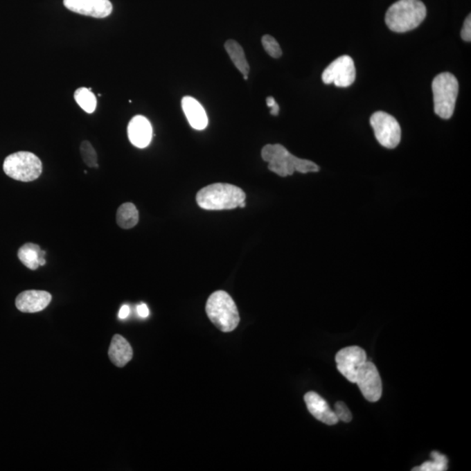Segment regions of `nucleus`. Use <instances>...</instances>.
<instances>
[{
	"label": "nucleus",
	"mask_w": 471,
	"mask_h": 471,
	"mask_svg": "<svg viewBox=\"0 0 471 471\" xmlns=\"http://www.w3.org/2000/svg\"><path fill=\"white\" fill-rule=\"evenodd\" d=\"M137 314L141 318H147L150 314L149 308L145 304H141L137 305Z\"/></svg>",
	"instance_id": "obj_26"
},
{
	"label": "nucleus",
	"mask_w": 471,
	"mask_h": 471,
	"mask_svg": "<svg viewBox=\"0 0 471 471\" xmlns=\"http://www.w3.org/2000/svg\"><path fill=\"white\" fill-rule=\"evenodd\" d=\"M46 251L42 250L38 245L28 243L22 245L18 251V258L21 263L30 270H37L45 265Z\"/></svg>",
	"instance_id": "obj_17"
},
{
	"label": "nucleus",
	"mask_w": 471,
	"mask_h": 471,
	"mask_svg": "<svg viewBox=\"0 0 471 471\" xmlns=\"http://www.w3.org/2000/svg\"><path fill=\"white\" fill-rule=\"evenodd\" d=\"M75 99L78 105L87 114H92L96 111L97 100L90 89L80 87L75 93Z\"/></svg>",
	"instance_id": "obj_20"
},
{
	"label": "nucleus",
	"mask_w": 471,
	"mask_h": 471,
	"mask_svg": "<svg viewBox=\"0 0 471 471\" xmlns=\"http://www.w3.org/2000/svg\"><path fill=\"white\" fill-rule=\"evenodd\" d=\"M461 36L465 42H470L471 40V18L470 15L467 17L463 24V28Z\"/></svg>",
	"instance_id": "obj_25"
},
{
	"label": "nucleus",
	"mask_w": 471,
	"mask_h": 471,
	"mask_svg": "<svg viewBox=\"0 0 471 471\" xmlns=\"http://www.w3.org/2000/svg\"><path fill=\"white\" fill-rule=\"evenodd\" d=\"M152 126L150 121L143 116H136L130 121L127 127V136L134 146L144 149L152 140Z\"/></svg>",
	"instance_id": "obj_13"
},
{
	"label": "nucleus",
	"mask_w": 471,
	"mask_h": 471,
	"mask_svg": "<svg viewBox=\"0 0 471 471\" xmlns=\"http://www.w3.org/2000/svg\"><path fill=\"white\" fill-rule=\"evenodd\" d=\"M238 207H240V208H245V201L243 202V203H241V204H240V206H238Z\"/></svg>",
	"instance_id": "obj_30"
},
{
	"label": "nucleus",
	"mask_w": 471,
	"mask_h": 471,
	"mask_svg": "<svg viewBox=\"0 0 471 471\" xmlns=\"http://www.w3.org/2000/svg\"><path fill=\"white\" fill-rule=\"evenodd\" d=\"M459 80L450 73H442L432 82L434 109L443 119H450L455 111L459 96Z\"/></svg>",
	"instance_id": "obj_5"
},
{
	"label": "nucleus",
	"mask_w": 471,
	"mask_h": 471,
	"mask_svg": "<svg viewBox=\"0 0 471 471\" xmlns=\"http://www.w3.org/2000/svg\"><path fill=\"white\" fill-rule=\"evenodd\" d=\"M130 314V308L129 305H124L121 308L119 312V318L121 319H125L129 317Z\"/></svg>",
	"instance_id": "obj_27"
},
{
	"label": "nucleus",
	"mask_w": 471,
	"mask_h": 471,
	"mask_svg": "<svg viewBox=\"0 0 471 471\" xmlns=\"http://www.w3.org/2000/svg\"><path fill=\"white\" fill-rule=\"evenodd\" d=\"M261 157L268 163V169L282 177L292 176L296 171L306 174L319 170L314 161L294 156L281 144H267L262 149Z\"/></svg>",
	"instance_id": "obj_1"
},
{
	"label": "nucleus",
	"mask_w": 471,
	"mask_h": 471,
	"mask_svg": "<svg viewBox=\"0 0 471 471\" xmlns=\"http://www.w3.org/2000/svg\"><path fill=\"white\" fill-rule=\"evenodd\" d=\"M262 45H263L265 51L272 58H281L282 55L281 47L274 37L271 35L263 36V38H262Z\"/></svg>",
	"instance_id": "obj_23"
},
{
	"label": "nucleus",
	"mask_w": 471,
	"mask_h": 471,
	"mask_svg": "<svg viewBox=\"0 0 471 471\" xmlns=\"http://www.w3.org/2000/svg\"><path fill=\"white\" fill-rule=\"evenodd\" d=\"M110 361L118 368H123L133 358V349L122 335H114L109 350Z\"/></svg>",
	"instance_id": "obj_16"
},
{
	"label": "nucleus",
	"mask_w": 471,
	"mask_h": 471,
	"mask_svg": "<svg viewBox=\"0 0 471 471\" xmlns=\"http://www.w3.org/2000/svg\"><path fill=\"white\" fill-rule=\"evenodd\" d=\"M335 361L339 373L350 382L355 383L359 368L366 362V353L359 346H348L339 350Z\"/></svg>",
	"instance_id": "obj_10"
},
{
	"label": "nucleus",
	"mask_w": 471,
	"mask_h": 471,
	"mask_svg": "<svg viewBox=\"0 0 471 471\" xmlns=\"http://www.w3.org/2000/svg\"><path fill=\"white\" fill-rule=\"evenodd\" d=\"M181 107L188 123L193 129L203 130L208 126V116L204 107L193 97L186 96L181 100Z\"/></svg>",
	"instance_id": "obj_15"
},
{
	"label": "nucleus",
	"mask_w": 471,
	"mask_h": 471,
	"mask_svg": "<svg viewBox=\"0 0 471 471\" xmlns=\"http://www.w3.org/2000/svg\"><path fill=\"white\" fill-rule=\"evenodd\" d=\"M117 224L121 228L129 230L136 226L139 222V212L132 203H125L119 207L116 214Z\"/></svg>",
	"instance_id": "obj_19"
},
{
	"label": "nucleus",
	"mask_w": 471,
	"mask_h": 471,
	"mask_svg": "<svg viewBox=\"0 0 471 471\" xmlns=\"http://www.w3.org/2000/svg\"><path fill=\"white\" fill-rule=\"evenodd\" d=\"M335 413L336 416L338 417L339 420H341L344 423H350L352 420V414L350 412V410L345 402H336Z\"/></svg>",
	"instance_id": "obj_24"
},
{
	"label": "nucleus",
	"mask_w": 471,
	"mask_h": 471,
	"mask_svg": "<svg viewBox=\"0 0 471 471\" xmlns=\"http://www.w3.org/2000/svg\"><path fill=\"white\" fill-rule=\"evenodd\" d=\"M80 154H82L84 163L90 168H98V157L96 150L89 141H84L80 144Z\"/></svg>",
	"instance_id": "obj_22"
},
{
	"label": "nucleus",
	"mask_w": 471,
	"mask_h": 471,
	"mask_svg": "<svg viewBox=\"0 0 471 471\" xmlns=\"http://www.w3.org/2000/svg\"><path fill=\"white\" fill-rule=\"evenodd\" d=\"M276 103V100L272 96H269L267 98V104L269 107H272Z\"/></svg>",
	"instance_id": "obj_29"
},
{
	"label": "nucleus",
	"mask_w": 471,
	"mask_h": 471,
	"mask_svg": "<svg viewBox=\"0 0 471 471\" xmlns=\"http://www.w3.org/2000/svg\"><path fill=\"white\" fill-rule=\"evenodd\" d=\"M356 384L363 396L370 402H377L382 395V382L378 370L373 363L366 362L359 368L356 375Z\"/></svg>",
	"instance_id": "obj_9"
},
{
	"label": "nucleus",
	"mask_w": 471,
	"mask_h": 471,
	"mask_svg": "<svg viewBox=\"0 0 471 471\" xmlns=\"http://www.w3.org/2000/svg\"><path fill=\"white\" fill-rule=\"evenodd\" d=\"M278 112H279V106H278V104L277 103H276L274 104V105L271 107V114H272V116H278Z\"/></svg>",
	"instance_id": "obj_28"
},
{
	"label": "nucleus",
	"mask_w": 471,
	"mask_h": 471,
	"mask_svg": "<svg viewBox=\"0 0 471 471\" xmlns=\"http://www.w3.org/2000/svg\"><path fill=\"white\" fill-rule=\"evenodd\" d=\"M432 457L434 461H427L419 467L414 468L413 471H443L447 470V459L439 452H433Z\"/></svg>",
	"instance_id": "obj_21"
},
{
	"label": "nucleus",
	"mask_w": 471,
	"mask_h": 471,
	"mask_svg": "<svg viewBox=\"0 0 471 471\" xmlns=\"http://www.w3.org/2000/svg\"><path fill=\"white\" fill-rule=\"evenodd\" d=\"M247 195L240 187L230 184H213L198 191L196 201L207 211L233 210L245 201Z\"/></svg>",
	"instance_id": "obj_2"
},
{
	"label": "nucleus",
	"mask_w": 471,
	"mask_h": 471,
	"mask_svg": "<svg viewBox=\"0 0 471 471\" xmlns=\"http://www.w3.org/2000/svg\"><path fill=\"white\" fill-rule=\"evenodd\" d=\"M63 3L71 12L96 19L106 18L113 11L109 0H64Z\"/></svg>",
	"instance_id": "obj_11"
},
{
	"label": "nucleus",
	"mask_w": 471,
	"mask_h": 471,
	"mask_svg": "<svg viewBox=\"0 0 471 471\" xmlns=\"http://www.w3.org/2000/svg\"><path fill=\"white\" fill-rule=\"evenodd\" d=\"M370 124L375 132L376 140L386 149H395L399 145L402 130L395 117L378 111L370 118Z\"/></svg>",
	"instance_id": "obj_7"
},
{
	"label": "nucleus",
	"mask_w": 471,
	"mask_h": 471,
	"mask_svg": "<svg viewBox=\"0 0 471 471\" xmlns=\"http://www.w3.org/2000/svg\"><path fill=\"white\" fill-rule=\"evenodd\" d=\"M304 400L309 412L316 419L328 425H335L338 423L339 419L335 411L330 409L328 403L317 393L312 391L306 393Z\"/></svg>",
	"instance_id": "obj_14"
},
{
	"label": "nucleus",
	"mask_w": 471,
	"mask_h": 471,
	"mask_svg": "<svg viewBox=\"0 0 471 471\" xmlns=\"http://www.w3.org/2000/svg\"><path fill=\"white\" fill-rule=\"evenodd\" d=\"M356 69L351 57H339L326 67L322 73V80L325 84L334 83L339 87H348L355 82Z\"/></svg>",
	"instance_id": "obj_8"
},
{
	"label": "nucleus",
	"mask_w": 471,
	"mask_h": 471,
	"mask_svg": "<svg viewBox=\"0 0 471 471\" xmlns=\"http://www.w3.org/2000/svg\"><path fill=\"white\" fill-rule=\"evenodd\" d=\"M205 310L208 318L222 332H232L240 324V312L237 305L226 292H213L208 299Z\"/></svg>",
	"instance_id": "obj_4"
},
{
	"label": "nucleus",
	"mask_w": 471,
	"mask_h": 471,
	"mask_svg": "<svg viewBox=\"0 0 471 471\" xmlns=\"http://www.w3.org/2000/svg\"><path fill=\"white\" fill-rule=\"evenodd\" d=\"M426 15V6L420 0H399L390 6L385 20L391 31L406 33L418 28Z\"/></svg>",
	"instance_id": "obj_3"
},
{
	"label": "nucleus",
	"mask_w": 471,
	"mask_h": 471,
	"mask_svg": "<svg viewBox=\"0 0 471 471\" xmlns=\"http://www.w3.org/2000/svg\"><path fill=\"white\" fill-rule=\"evenodd\" d=\"M224 47L234 66L240 71L242 75L248 76L250 73V66H249L243 47L240 46V44L236 40L229 39L225 42Z\"/></svg>",
	"instance_id": "obj_18"
},
{
	"label": "nucleus",
	"mask_w": 471,
	"mask_h": 471,
	"mask_svg": "<svg viewBox=\"0 0 471 471\" xmlns=\"http://www.w3.org/2000/svg\"><path fill=\"white\" fill-rule=\"evenodd\" d=\"M3 170L12 179L33 181L42 173V163L36 154L28 151H19L6 158Z\"/></svg>",
	"instance_id": "obj_6"
},
{
	"label": "nucleus",
	"mask_w": 471,
	"mask_h": 471,
	"mask_svg": "<svg viewBox=\"0 0 471 471\" xmlns=\"http://www.w3.org/2000/svg\"><path fill=\"white\" fill-rule=\"evenodd\" d=\"M52 301V295L46 291L28 290L16 298L18 310L26 314H35L46 309Z\"/></svg>",
	"instance_id": "obj_12"
}]
</instances>
